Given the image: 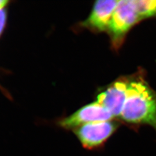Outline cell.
Wrapping results in <instances>:
<instances>
[{"mask_svg": "<svg viewBox=\"0 0 156 156\" xmlns=\"http://www.w3.org/2000/svg\"><path fill=\"white\" fill-rule=\"evenodd\" d=\"M120 117L129 124L151 126L156 131V91L141 71L129 76L127 97Z\"/></svg>", "mask_w": 156, "mask_h": 156, "instance_id": "cell-1", "label": "cell"}, {"mask_svg": "<svg viewBox=\"0 0 156 156\" xmlns=\"http://www.w3.org/2000/svg\"><path fill=\"white\" fill-rule=\"evenodd\" d=\"M140 20L132 0L119 1L108 30L114 48L122 46L129 30Z\"/></svg>", "mask_w": 156, "mask_h": 156, "instance_id": "cell-2", "label": "cell"}, {"mask_svg": "<svg viewBox=\"0 0 156 156\" xmlns=\"http://www.w3.org/2000/svg\"><path fill=\"white\" fill-rule=\"evenodd\" d=\"M118 127V123L111 120L87 124L73 131L84 149L94 151L104 146Z\"/></svg>", "mask_w": 156, "mask_h": 156, "instance_id": "cell-3", "label": "cell"}, {"mask_svg": "<svg viewBox=\"0 0 156 156\" xmlns=\"http://www.w3.org/2000/svg\"><path fill=\"white\" fill-rule=\"evenodd\" d=\"M114 118L111 113L97 101L82 107L69 116L61 119L57 125L67 130H73L90 123L111 121Z\"/></svg>", "mask_w": 156, "mask_h": 156, "instance_id": "cell-4", "label": "cell"}, {"mask_svg": "<svg viewBox=\"0 0 156 156\" xmlns=\"http://www.w3.org/2000/svg\"><path fill=\"white\" fill-rule=\"evenodd\" d=\"M129 76L117 79L97 97V102L104 106L113 117H120L127 97Z\"/></svg>", "mask_w": 156, "mask_h": 156, "instance_id": "cell-5", "label": "cell"}, {"mask_svg": "<svg viewBox=\"0 0 156 156\" xmlns=\"http://www.w3.org/2000/svg\"><path fill=\"white\" fill-rule=\"evenodd\" d=\"M118 2L117 0L95 1L89 16L82 23V26L95 32L108 31L113 13Z\"/></svg>", "mask_w": 156, "mask_h": 156, "instance_id": "cell-6", "label": "cell"}, {"mask_svg": "<svg viewBox=\"0 0 156 156\" xmlns=\"http://www.w3.org/2000/svg\"><path fill=\"white\" fill-rule=\"evenodd\" d=\"M140 19L156 17V0H132Z\"/></svg>", "mask_w": 156, "mask_h": 156, "instance_id": "cell-7", "label": "cell"}, {"mask_svg": "<svg viewBox=\"0 0 156 156\" xmlns=\"http://www.w3.org/2000/svg\"><path fill=\"white\" fill-rule=\"evenodd\" d=\"M6 13L4 9H0V35L2 33L6 24Z\"/></svg>", "mask_w": 156, "mask_h": 156, "instance_id": "cell-8", "label": "cell"}, {"mask_svg": "<svg viewBox=\"0 0 156 156\" xmlns=\"http://www.w3.org/2000/svg\"><path fill=\"white\" fill-rule=\"evenodd\" d=\"M8 3V1L6 0H0V9H4Z\"/></svg>", "mask_w": 156, "mask_h": 156, "instance_id": "cell-9", "label": "cell"}]
</instances>
